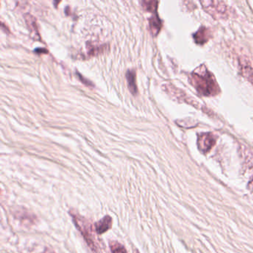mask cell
I'll return each mask as SVG.
<instances>
[{"label":"cell","instance_id":"cell-1","mask_svg":"<svg viewBox=\"0 0 253 253\" xmlns=\"http://www.w3.org/2000/svg\"><path fill=\"white\" fill-rule=\"evenodd\" d=\"M189 83L201 95L215 96L220 93L218 84L214 75L204 65L195 69L189 75Z\"/></svg>","mask_w":253,"mask_h":253},{"label":"cell","instance_id":"cell-2","mask_svg":"<svg viewBox=\"0 0 253 253\" xmlns=\"http://www.w3.org/2000/svg\"><path fill=\"white\" fill-rule=\"evenodd\" d=\"M203 8L214 19H226L229 16L227 5L222 1H201Z\"/></svg>","mask_w":253,"mask_h":253},{"label":"cell","instance_id":"cell-3","mask_svg":"<svg viewBox=\"0 0 253 253\" xmlns=\"http://www.w3.org/2000/svg\"><path fill=\"white\" fill-rule=\"evenodd\" d=\"M72 217H73L74 223H75V226L79 229L88 245L91 247V250H96L97 245H96L95 241H94L91 224L85 218L81 217V216L78 215V214H76V215L73 214Z\"/></svg>","mask_w":253,"mask_h":253},{"label":"cell","instance_id":"cell-4","mask_svg":"<svg viewBox=\"0 0 253 253\" xmlns=\"http://www.w3.org/2000/svg\"><path fill=\"white\" fill-rule=\"evenodd\" d=\"M163 88H164L166 93H167L169 95L171 96L174 100L185 102V103H189V104L192 105L194 106H198V103H197L196 100L188 97L187 94H185L182 90L173 86L172 85L167 84V85H164L163 86Z\"/></svg>","mask_w":253,"mask_h":253},{"label":"cell","instance_id":"cell-5","mask_svg":"<svg viewBox=\"0 0 253 253\" xmlns=\"http://www.w3.org/2000/svg\"><path fill=\"white\" fill-rule=\"evenodd\" d=\"M217 137L212 133H202L198 137V147L203 154L210 152L215 145Z\"/></svg>","mask_w":253,"mask_h":253},{"label":"cell","instance_id":"cell-6","mask_svg":"<svg viewBox=\"0 0 253 253\" xmlns=\"http://www.w3.org/2000/svg\"><path fill=\"white\" fill-rule=\"evenodd\" d=\"M211 33L208 28L201 26L196 33L194 34L193 38L195 42L199 45L206 43L211 38Z\"/></svg>","mask_w":253,"mask_h":253},{"label":"cell","instance_id":"cell-7","mask_svg":"<svg viewBox=\"0 0 253 253\" xmlns=\"http://www.w3.org/2000/svg\"><path fill=\"white\" fill-rule=\"evenodd\" d=\"M112 226V218L109 215L105 216L101 220L94 224L95 231L99 235L105 233L109 231Z\"/></svg>","mask_w":253,"mask_h":253},{"label":"cell","instance_id":"cell-8","mask_svg":"<svg viewBox=\"0 0 253 253\" xmlns=\"http://www.w3.org/2000/svg\"><path fill=\"white\" fill-rule=\"evenodd\" d=\"M26 20L28 27H29V30H30L32 37H33L35 40H40L36 19L33 16L27 14V15H26Z\"/></svg>","mask_w":253,"mask_h":253},{"label":"cell","instance_id":"cell-9","mask_svg":"<svg viewBox=\"0 0 253 253\" xmlns=\"http://www.w3.org/2000/svg\"><path fill=\"white\" fill-rule=\"evenodd\" d=\"M126 77L127 83H128V86L130 91L133 95H135L137 93L135 72L133 70H128L126 74Z\"/></svg>","mask_w":253,"mask_h":253},{"label":"cell","instance_id":"cell-10","mask_svg":"<svg viewBox=\"0 0 253 253\" xmlns=\"http://www.w3.org/2000/svg\"><path fill=\"white\" fill-rule=\"evenodd\" d=\"M241 75L253 85V68L247 63H240Z\"/></svg>","mask_w":253,"mask_h":253},{"label":"cell","instance_id":"cell-11","mask_svg":"<svg viewBox=\"0 0 253 253\" xmlns=\"http://www.w3.org/2000/svg\"><path fill=\"white\" fill-rule=\"evenodd\" d=\"M161 27H162V24H161V20L157 14L151 17L149 20V28L154 37H156L159 34Z\"/></svg>","mask_w":253,"mask_h":253},{"label":"cell","instance_id":"cell-12","mask_svg":"<svg viewBox=\"0 0 253 253\" xmlns=\"http://www.w3.org/2000/svg\"><path fill=\"white\" fill-rule=\"evenodd\" d=\"M141 4L142 7L145 11L156 13L157 9H158V1H146V0H144L141 2Z\"/></svg>","mask_w":253,"mask_h":253},{"label":"cell","instance_id":"cell-13","mask_svg":"<svg viewBox=\"0 0 253 253\" xmlns=\"http://www.w3.org/2000/svg\"><path fill=\"white\" fill-rule=\"evenodd\" d=\"M110 249L112 253H127L126 250L124 245L117 242V241H112L110 244Z\"/></svg>","mask_w":253,"mask_h":253},{"label":"cell","instance_id":"cell-14","mask_svg":"<svg viewBox=\"0 0 253 253\" xmlns=\"http://www.w3.org/2000/svg\"><path fill=\"white\" fill-rule=\"evenodd\" d=\"M106 45L104 46H94L90 48L89 51H88V55L89 56H96L97 54H101L106 49Z\"/></svg>","mask_w":253,"mask_h":253},{"label":"cell","instance_id":"cell-15","mask_svg":"<svg viewBox=\"0 0 253 253\" xmlns=\"http://www.w3.org/2000/svg\"><path fill=\"white\" fill-rule=\"evenodd\" d=\"M79 75V74H78ZM80 76V80H81V81H82V83H84L85 85H91V84H90V82H88V81H86V80L84 79V78H83L82 76H81V75H79Z\"/></svg>","mask_w":253,"mask_h":253},{"label":"cell","instance_id":"cell-16","mask_svg":"<svg viewBox=\"0 0 253 253\" xmlns=\"http://www.w3.org/2000/svg\"><path fill=\"white\" fill-rule=\"evenodd\" d=\"M248 187L250 188V189H253V179L250 180V183H249Z\"/></svg>","mask_w":253,"mask_h":253},{"label":"cell","instance_id":"cell-17","mask_svg":"<svg viewBox=\"0 0 253 253\" xmlns=\"http://www.w3.org/2000/svg\"><path fill=\"white\" fill-rule=\"evenodd\" d=\"M42 253H55L54 252H53L52 250H50V249H45V251Z\"/></svg>","mask_w":253,"mask_h":253}]
</instances>
